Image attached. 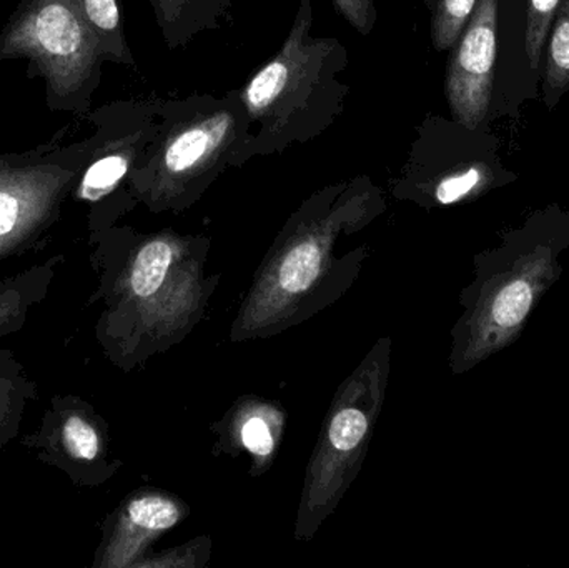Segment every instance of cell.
Listing matches in <instances>:
<instances>
[{
	"mask_svg": "<svg viewBox=\"0 0 569 568\" xmlns=\"http://www.w3.org/2000/svg\"><path fill=\"white\" fill-rule=\"evenodd\" d=\"M39 400V383L30 379L16 353L0 349V447L16 440L30 402Z\"/></svg>",
	"mask_w": 569,
	"mask_h": 568,
	"instance_id": "obj_11",
	"label": "cell"
},
{
	"mask_svg": "<svg viewBox=\"0 0 569 568\" xmlns=\"http://www.w3.org/2000/svg\"><path fill=\"white\" fill-rule=\"evenodd\" d=\"M368 419L361 410L347 407L335 413L328 429V439L337 450L350 452L363 442L367 436Z\"/></svg>",
	"mask_w": 569,
	"mask_h": 568,
	"instance_id": "obj_17",
	"label": "cell"
},
{
	"mask_svg": "<svg viewBox=\"0 0 569 568\" xmlns=\"http://www.w3.org/2000/svg\"><path fill=\"white\" fill-rule=\"evenodd\" d=\"M569 220H531L475 259V280L455 329L453 369L467 372L513 346L538 303L563 276Z\"/></svg>",
	"mask_w": 569,
	"mask_h": 568,
	"instance_id": "obj_2",
	"label": "cell"
},
{
	"mask_svg": "<svg viewBox=\"0 0 569 568\" xmlns=\"http://www.w3.org/2000/svg\"><path fill=\"white\" fill-rule=\"evenodd\" d=\"M495 182V173L488 163L475 160L467 169L450 179L441 180L425 197L423 202L437 206H453L463 200L477 199Z\"/></svg>",
	"mask_w": 569,
	"mask_h": 568,
	"instance_id": "obj_14",
	"label": "cell"
},
{
	"mask_svg": "<svg viewBox=\"0 0 569 568\" xmlns=\"http://www.w3.org/2000/svg\"><path fill=\"white\" fill-rule=\"evenodd\" d=\"M79 173L59 162L0 157V263L42 252Z\"/></svg>",
	"mask_w": 569,
	"mask_h": 568,
	"instance_id": "obj_5",
	"label": "cell"
},
{
	"mask_svg": "<svg viewBox=\"0 0 569 568\" xmlns=\"http://www.w3.org/2000/svg\"><path fill=\"white\" fill-rule=\"evenodd\" d=\"M83 19L99 40L106 62L136 67L132 50L126 39L119 0H79Z\"/></svg>",
	"mask_w": 569,
	"mask_h": 568,
	"instance_id": "obj_12",
	"label": "cell"
},
{
	"mask_svg": "<svg viewBox=\"0 0 569 568\" xmlns=\"http://www.w3.org/2000/svg\"><path fill=\"white\" fill-rule=\"evenodd\" d=\"M176 502L157 494L130 497L103 524V539L93 559L96 568L132 567L153 534L166 532L180 522Z\"/></svg>",
	"mask_w": 569,
	"mask_h": 568,
	"instance_id": "obj_8",
	"label": "cell"
},
{
	"mask_svg": "<svg viewBox=\"0 0 569 568\" xmlns=\"http://www.w3.org/2000/svg\"><path fill=\"white\" fill-rule=\"evenodd\" d=\"M29 60L52 110L86 112L100 83L99 40L79 0H22L0 32V62Z\"/></svg>",
	"mask_w": 569,
	"mask_h": 568,
	"instance_id": "obj_4",
	"label": "cell"
},
{
	"mask_svg": "<svg viewBox=\"0 0 569 568\" xmlns=\"http://www.w3.org/2000/svg\"><path fill=\"white\" fill-rule=\"evenodd\" d=\"M313 22V2L298 0L283 46L239 89L257 126L253 159L318 139L343 113L350 53L337 37L315 36Z\"/></svg>",
	"mask_w": 569,
	"mask_h": 568,
	"instance_id": "obj_1",
	"label": "cell"
},
{
	"mask_svg": "<svg viewBox=\"0 0 569 568\" xmlns=\"http://www.w3.org/2000/svg\"><path fill=\"white\" fill-rule=\"evenodd\" d=\"M560 3L561 0H528L525 46H527L528 59L535 69L540 63L548 30L553 22V17L557 16Z\"/></svg>",
	"mask_w": 569,
	"mask_h": 568,
	"instance_id": "obj_16",
	"label": "cell"
},
{
	"mask_svg": "<svg viewBox=\"0 0 569 568\" xmlns=\"http://www.w3.org/2000/svg\"><path fill=\"white\" fill-rule=\"evenodd\" d=\"M498 0H478L451 49L445 92L455 122L477 130L490 110L497 60Z\"/></svg>",
	"mask_w": 569,
	"mask_h": 568,
	"instance_id": "obj_7",
	"label": "cell"
},
{
	"mask_svg": "<svg viewBox=\"0 0 569 568\" xmlns=\"http://www.w3.org/2000/svg\"><path fill=\"white\" fill-rule=\"evenodd\" d=\"M66 256L57 253L22 272L0 279V339L20 332L33 307L49 296Z\"/></svg>",
	"mask_w": 569,
	"mask_h": 568,
	"instance_id": "obj_9",
	"label": "cell"
},
{
	"mask_svg": "<svg viewBox=\"0 0 569 568\" xmlns=\"http://www.w3.org/2000/svg\"><path fill=\"white\" fill-rule=\"evenodd\" d=\"M569 87V0H561L548 47L545 96L553 106Z\"/></svg>",
	"mask_w": 569,
	"mask_h": 568,
	"instance_id": "obj_13",
	"label": "cell"
},
{
	"mask_svg": "<svg viewBox=\"0 0 569 568\" xmlns=\"http://www.w3.org/2000/svg\"><path fill=\"white\" fill-rule=\"evenodd\" d=\"M478 0H435L431 42L440 52L450 50L470 22Z\"/></svg>",
	"mask_w": 569,
	"mask_h": 568,
	"instance_id": "obj_15",
	"label": "cell"
},
{
	"mask_svg": "<svg viewBox=\"0 0 569 568\" xmlns=\"http://www.w3.org/2000/svg\"><path fill=\"white\" fill-rule=\"evenodd\" d=\"M170 50L189 46L200 33L220 29L233 0H149Z\"/></svg>",
	"mask_w": 569,
	"mask_h": 568,
	"instance_id": "obj_10",
	"label": "cell"
},
{
	"mask_svg": "<svg viewBox=\"0 0 569 568\" xmlns=\"http://www.w3.org/2000/svg\"><path fill=\"white\" fill-rule=\"evenodd\" d=\"M330 2L360 36H370L371 30L377 26L378 12L375 0H330Z\"/></svg>",
	"mask_w": 569,
	"mask_h": 568,
	"instance_id": "obj_18",
	"label": "cell"
},
{
	"mask_svg": "<svg viewBox=\"0 0 569 568\" xmlns=\"http://www.w3.org/2000/svg\"><path fill=\"white\" fill-rule=\"evenodd\" d=\"M253 126L239 89L160 100V127L129 180L152 210L183 209L230 167L253 159Z\"/></svg>",
	"mask_w": 569,
	"mask_h": 568,
	"instance_id": "obj_3",
	"label": "cell"
},
{
	"mask_svg": "<svg viewBox=\"0 0 569 568\" xmlns=\"http://www.w3.org/2000/svg\"><path fill=\"white\" fill-rule=\"evenodd\" d=\"M242 440L247 449L256 456L267 457L272 454L273 439L269 426L262 419H250L243 426Z\"/></svg>",
	"mask_w": 569,
	"mask_h": 568,
	"instance_id": "obj_19",
	"label": "cell"
},
{
	"mask_svg": "<svg viewBox=\"0 0 569 568\" xmlns=\"http://www.w3.org/2000/svg\"><path fill=\"white\" fill-rule=\"evenodd\" d=\"M39 462L59 469L76 487H99L119 469L109 460L107 422L82 397L57 393L40 426L20 440Z\"/></svg>",
	"mask_w": 569,
	"mask_h": 568,
	"instance_id": "obj_6",
	"label": "cell"
}]
</instances>
